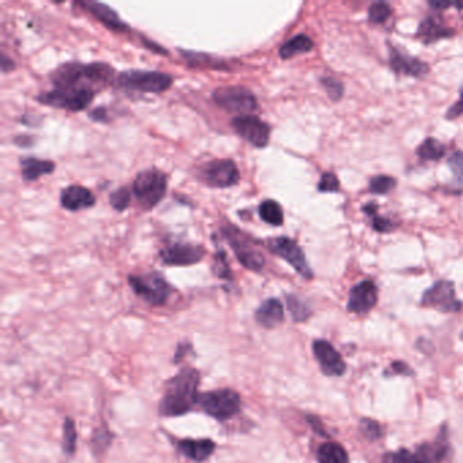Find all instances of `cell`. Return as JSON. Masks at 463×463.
I'll list each match as a JSON object with an SVG mask.
<instances>
[{"label":"cell","instance_id":"obj_33","mask_svg":"<svg viewBox=\"0 0 463 463\" xmlns=\"http://www.w3.org/2000/svg\"><path fill=\"white\" fill-rule=\"evenodd\" d=\"M112 439H113V435H112L110 429L106 427H99L94 431V435L91 439L93 451L96 454L105 453V450L112 444Z\"/></svg>","mask_w":463,"mask_h":463},{"label":"cell","instance_id":"obj_30","mask_svg":"<svg viewBox=\"0 0 463 463\" xmlns=\"http://www.w3.org/2000/svg\"><path fill=\"white\" fill-rule=\"evenodd\" d=\"M287 306L295 322H304L311 316V310L296 295H287Z\"/></svg>","mask_w":463,"mask_h":463},{"label":"cell","instance_id":"obj_25","mask_svg":"<svg viewBox=\"0 0 463 463\" xmlns=\"http://www.w3.org/2000/svg\"><path fill=\"white\" fill-rule=\"evenodd\" d=\"M318 463H349V457L340 444L328 441L317 451Z\"/></svg>","mask_w":463,"mask_h":463},{"label":"cell","instance_id":"obj_2","mask_svg":"<svg viewBox=\"0 0 463 463\" xmlns=\"http://www.w3.org/2000/svg\"><path fill=\"white\" fill-rule=\"evenodd\" d=\"M117 79L113 67L105 63H67L50 75L54 87H73L101 91Z\"/></svg>","mask_w":463,"mask_h":463},{"label":"cell","instance_id":"obj_22","mask_svg":"<svg viewBox=\"0 0 463 463\" xmlns=\"http://www.w3.org/2000/svg\"><path fill=\"white\" fill-rule=\"evenodd\" d=\"M84 10H87L96 20H98L102 24H105L108 29L115 30V31H122L128 26L119 17V14L109 6L98 1H82L79 3Z\"/></svg>","mask_w":463,"mask_h":463},{"label":"cell","instance_id":"obj_23","mask_svg":"<svg viewBox=\"0 0 463 463\" xmlns=\"http://www.w3.org/2000/svg\"><path fill=\"white\" fill-rule=\"evenodd\" d=\"M54 168V163L50 161H43L37 158L21 159V172L24 181H36L45 174H50Z\"/></svg>","mask_w":463,"mask_h":463},{"label":"cell","instance_id":"obj_14","mask_svg":"<svg viewBox=\"0 0 463 463\" xmlns=\"http://www.w3.org/2000/svg\"><path fill=\"white\" fill-rule=\"evenodd\" d=\"M204 256V247L195 244H174L161 250L162 261L170 267H189L200 263Z\"/></svg>","mask_w":463,"mask_h":463},{"label":"cell","instance_id":"obj_36","mask_svg":"<svg viewBox=\"0 0 463 463\" xmlns=\"http://www.w3.org/2000/svg\"><path fill=\"white\" fill-rule=\"evenodd\" d=\"M385 463H424L422 460L418 457L417 453H411L408 450H398L394 453H389L383 457Z\"/></svg>","mask_w":463,"mask_h":463},{"label":"cell","instance_id":"obj_5","mask_svg":"<svg viewBox=\"0 0 463 463\" xmlns=\"http://www.w3.org/2000/svg\"><path fill=\"white\" fill-rule=\"evenodd\" d=\"M128 283L133 293L155 307L165 304L170 296V284L159 272L131 274L128 276Z\"/></svg>","mask_w":463,"mask_h":463},{"label":"cell","instance_id":"obj_44","mask_svg":"<svg viewBox=\"0 0 463 463\" xmlns=\"http://www.w3.org/2000/svg\"><path fill=\"white\" fill-rule=\"evenodd\" d=\"M392 369L397 372V374H404V375H408V374H412L411 368L406 366L405 363H401V362H395L392 363Z\"/></svg>","mask_w":463,"mask_h":463},{"label":"cell","instance_id":"obj_41","mask_svg":"<svg viewBox=\"0 0 463 463\" xmlns=\"http://www.w3.org/2000/svg\"><path fill=\"white\" fill-rule=\"evenodd\" d=\"M463 115V87L461 89V94H460V99L447 110L446 113V119L447 120H455L458 117H461Z\"/></svg>","mask_w":463,"mask_h":463},{"label":"cell","instance_id":"obj_7","mask_svg":"<svg viewBox=\"0 0 463 463\" xmlns=\"http://www.w3.org/2000/svg\"><path fill=\"white\" fill-rule=\"evenodd\" d=\"M96 91L73 87H54L37 97V102L52 108L66 109L71 112L84 110L96 97Z\"/></svg>","mask_w":463,"mask_h":463},{"label":"cell","instance_id":"obj_27","mask_svg":"<svg viewBox=\"0 0 463 463\" xmlns=\"http://www.w3.org/2000/svg\"><path fill=\"white\" fill-rule=\"evenodd\" d=\"M258 214L261 216V219L264 220L265 223H268L270 226H281L284 221V214L283 210L280 207V204L274 200H265L260 204L258 208Z\"/></svg>","mask_w":463,"mask_h":463},{"label":"cell","instance_id":"obj_31","mask_svg":"<svg viewBox=\"0 0 463 463\" xmlns=\"http://www.w3.org/2000/svg\"><path fill=\"white\" fill-rule=\"evenodd\" d=\"M391 11L390 4L385 1L372 3L368 8V20L371 24H382L390 18Z\"/></svg>","mask_w":463,"mask_h":463},{"label":"cell","instance_id":"obj_34","mask_svg":"<svg viewBox=\"0 0 463 463\" xmlns=\"http://www.w3.org/2000/svg\"><path fill=\"white\" fill-rule=\"evenodd\" d=\"M212 269H214V273H215L216 277H219L221 280H226V281H233V273H231L230 264L227 261V256L221 249L219 251H216V254L214 257Z\"/></svg>","mask_w":463,"mask_h":463},{"label":"cell","instance_id":"obj_15","mask_svg":"<svg viewBox=\"0 0 463 463\" xmlns=\"http://www.w3.org/2000/svg\"><path fill=\"white\" fill-rule=\"evenodd\" d=\"M389 48V63L390 68L398 75H408L413 78H424L429 73V67L427 63L421 61L420 59L411 56L409 53L402 52L397 47H392L388 43Z\"/></svg>","mask_w":463,"mask_h":463},{"label":"cell","instance_id":"obj_9","mask_svg":"<svg viewBox=\"0 0 463 463\" xmlns=\"http://www.w3.org/2000/svg\"><path fill=\"white\" fill-rule=\"evenodd\" d=\"M214 101L230 113L250 115L258 106L254 94L242 86H224L214 91Z\"/></svg>","mask_w":463,"mask_h":463},{"label":"cell","instance_id":"obj_16","mask_svg":"<svg viewBox=\"0 0 463 463\" xmlns=\"http://www.w3.org/2000/svg\"><path fill=\"white\" fill-rule=\"evenodd\" d=\"M313 352L322 372L328 376H341L346 366L340 353L332 344L325 340H317L313 344Z\"/></svg>","mask_w":463,"mask_h":463},{"label":"cell","instance_id":"obj_18","mask_svg":"<svg viewBox=\"0 0 463 463\" xmlns=\"http://www.w3.org/2000/svg\"><path fill=\"white\" fill-rule=\"evenodd\" d=\"M454 36V30L447 26L444 20L438 14H428L418 26L417 30V37L424 43V44H434L443 38H448Z\"/></svg>","mask_w":463,"mask_h":463},{"label":"cell","instance_id":"obj_26","mask_svg":"<svg viewBox=\"0 0 463 463\" xmlns=\"http://www.w3.org/2000/svg\"><path fill=\"white\" fill-rule=\"evenodd\" d=\"M444 155H446V146L434 138L425 139L421 143V146L417 148V156L422 161L438 162Z\"/></svg>","mask_w":463,"mask_h":463},{"label":"cell","instance_id":"obj_39","mask_svg":"<svg viewBox=\"0 0 463 463\" xmlns=\"http://www.w3.org/2000/svg\"><path fill=\"white\" fill-rule=\"evenodd\" d=\"M360 429H362V432H363V435L366 436L367 439L378 440L383 436L382 427L371 418H362Z\"/></svg>","mask_w":463,"mask_h":463},{"label":"cell","instance_id":"obj_47","mask_svg":"<svg viewBox=\"0 0 463 463\" xmlns=\"http://www.w3.org/2000/svg\"><path fill=\"white\" fill-rule=\"evenodd\" d=\"M453 6H455V7L460 8V10H463V3H454Z\"/></svg>","mask_w":463,"mask_h":463},{"label":"cell","instance_id":"obj_6","mask_svg":"<svg viewBox=\"0 0 463 463\" xmlns=\"http://www.w3.org/2000/svg\"><path fill=\"white\" fill-rule=\"evenodd\" d=\"M116 83L126 90L140 91V93H163L172 83V78L169 73L145 70H128L120 73Z\"/></svg>","mask_w":463,"mask_h":463},{"label":"cell","instance_id":"obj_32","mask_svg":"<svg viewBox=\"0 0 463 463\" xmlns=\"http://www.w3.org/2000/svg\"><path fill=\"white\" fill-rule=\"evenodd\" d=\"M397 185V181L389 175H376L369 181L368 189L374 195H386Z\"/></svg>","mask_w":463,"mask_h":463},{"label":"cell","instance_id":"obj_12","mask_svg":"<svg viewBox=\"0 0 463 463\" xmlns=\"http://www.w3.org/2000/svg\"><path fill=\"white\" fill-rule=\"evenodd\" d=\"M231 125L234 131L256 148H264L268 146L270 139V126L267 122L260 120L257 116L246 115L235 117Z\"/></svg>","mask_w":463,"mask_h":463},{"label":"cell","instance_id":"obj_45","mask_svg":"<svg viewBox=\"0 0 463 463\" xmlns=\"http://www.w3.org/2000/svg\"><path fill=\"white\" fill-rule=\"evenodd\" d=\"M307 421L311 424V427L314 428V431H317L319 435H323V436L326 435V434H325V431H323V428H322V425H321V422H319V420H317L316 417H311V416H309V417H307Z\"/></svg>","mask_w":463,"mask_h":463},{"label":"cell","instance_id":"obj_13","mask_svg":"<svg viewBox=\"0 0 463 463\" xmlns=\"http://www.w3.org/2000/svg\"><path fill=\"white\" fill-rule=\"evenodd\" d=\"M201 177L212 188H230L238 184L240 170L231 159H218L203 168Z\"/></svg>","mask_w":463,"mask_h":463},{"label":"cell","instance_id":"obj_4","mask_svg":"<svg viewBox=\"0 0 463 463\" xmlns=\"http://www.w3.org/2000/svg\"><path fill=\"white\" fill-rule=\"evenodd\" d=\"M132 191L142 207L151 210L166 195L168 177L165 172L156 169L142 171L136 175Z\"/></svg>","mask_w":463,"mask_h":463},{"label":"cell","instance_id":"obj_40","mask_svg":"<svg viewBox=\"0 0 463 463\" xmlns=\"http://www.w3.org/2000/svg\"><path fill=\"white\" fill-rule=\"evenodd\" d=\"M448 166L450 169L454 172L455 179L463 184V152L462 151H457L454 152L450 158H448Z\"/></svg>","mask_w":463,"mask_h":463},{"label":"cell","instance_id":"obj_29","mask_svg":"<svg viewBox=\"0 0 463 463\" xmlns=\"http://www.w3.org/2000/svg\"><path fill=\"white\" fill-rule=\"evenodd\" d=\"M78 446V432L71 417H66L63 421V453L67 457H73Z\"/></svg>","mask_w":463,"mask_h":463},{"label":"cell","instance_id":"obj_17","mask_svg":"<svg viewBox=\"0 0 463 463\" xmlns=\"http://www.w3.org/2000/svg\"><path fill=\"white\" fill-rule=\"evenodd\" d=\"M376 302H378L376 286L369 280H365L356 284L351 290L348 299V310L355 314H367L375 307Z\"/></svg>","mask_w":463,"mask_h":463},{"label":"cell","instance_id":"obj_24","mask_svg":"<svg viewBox=\"0 0 463 463\" xmlns=\"http://www.w3.org/2000/svg\"><path fill=\"white\" fill-rule=\"evenodd\" d=\"M314 48V43L310 37H307L306 34H299L295 36L290 41H287L286 44L281 45V48L279 50V54L281 59L288 60L293 59V56L300 54V53H307Z\"/></svg>","mask_w":463,"mask_h":463},{"label":"cell","instance_id":"obj_8","mask_svg":"<svg viewBox=\"0 0 463 463\" xmlns=\"http://www.w3.org/2000/svg\"><path fill=\"white\" fill-rule=\"evenodd\" d=\"M224 237L227 238L231 249L234 250L238 261L244 268L254 272H260L264 268L265 258L263 253L254 246L253 241L247 238L244 233H241L237 227L228 224L221 228Z\"/></svg>","mask_w":463,"mask_h":463},{"label":"cell","instance_id":"obj_1","mask_svg":"<svg viewBox=\"0 0 463 463\" xmlns=\"http://www.w3.org/2000/svg\"><path fill=\"white\" fill-rule=\"evenodd\" d=\"M200 372L192 367L182 368L168 381L163 397L159 401L161 417H179L192 411L198 399Z\"/></svg>","mask_w":463,"mask_h":463},{"label":"cell","instance_id":"obj_19","mask_svg":"<svg viewBox=\"0 0 463 463\" xmlns=\"http://www.w3.org/2000/svg\"><path fill=\"white\" fill-rule=\"evenodd\" d=\"M177 450L181 455L196 463L208 461L216 450V444L212 439H179L177 443Z\"/></svg>","mask_w":463,"mask_h":463},{"label":"cell","instance_id":"obj_10","mask_svg":"<svg viewBox=\"0 0 463 463\" xmlns=\"http://www.w3.org/2000/svg\"><path fill=\"white\" fill-rule=\"evenodd\" d=\"M270 253L276 254L277 257L286 260L303 279L310 280L313 279V270L310 268L306 256L300 246L293 240L287 237H279L274 240H270L268 242Z\"/></svg>","mask_w":463,"mask_h":463},{"label":"cell","instance_id":"obj_43","mask_svg":"<svg viewBox=\"0 0 463 463\" xmlns=\"http://www.w3.org/2000/svg\"><path fill=\"white\" fill-rule=\"evenodd\" d=\"M14 70V63L10 60L4 53L1 54V73H7L8 71Z\"/></svg>","mask_w":463,"mask_h":463},{"label":"cell","instance_id":"obj_38","mask_svg":"<svg viewBox=\"0 0 463 463\" xmlns=\"http://www.w3.org/2000/svg\"><path fill=\"white\" fill-rule=\"evenodd\" d=\"M318 191L323 193L329 192H339L340 191V181L336 177L335 172H323L319 182H318Z\"/></svg>","mask_w":463,"mask_h":463},{"label":"cell","instance_id":"obj_35","mask_svg":"<svg viewBox=\"0 0 463 463\" xmlns=\"http://www.w3.org/2000/svg\"><path fill=\"white\" fill-rule=\"evenodd\" d=\"M321 84L323 86L325 91L328 93L329 98L335 102L340 101L342 96H344V84L339 79L333 78V76H325L321 78Z\"/></svg>","mask_w":463,"mask_h":463},{"label":"cell","instance_id":"obj_3","mask_svg":"<svg viewBox=\"0 0 463 463\" xmlns=\"http://www.w3.org/2000/svg\"><path fill=\"white\" fill-rule=\"evenodd\" d=\"M197 405L203 412L215 420L227 421L241 412L242 399L241 395L233 389H219L201 392L198 395Z\"/></svg>","mask_w":463,"mask_h":463},{"label":"cell","instance_id":"obj_28","mask_svg":"<svg viewBox=\"0 0 463 463\" xmlns=\"http://www.w3.org/2000/svg\"><path fill=\"white\" fill-rule=\"evenodd\" d=\"M363 212L372 221V228L378 233H390L395 228V224L388 218L378 215V205L375 203H368L363 207Z\"/></svg>","mask_w":463,"mask_h":463},{"label":"cell","instance_id":"obj_11","mask_svg":"<svg viewBox=\"0 0 463 463\" xmlns=\"http://www.w3.org/2000/svg\"><path fill=\"white\" fill-rule=\"evenodd\" d=\"M421 304L441 313H458L462 309V303L455 295L454 283L447 280H440L427 290L422 295Z\"/></svg>","mask_w":463,"mask_h":463},{"label":"cell","instance_id":"obj_46","mask_svg":"<svg viewBox=\"0 0 463 463\" xmlns=\"http://www.w3.org/2000/svg\"><path fill=\"white\" fill-rule=\"evenodd\" d=\"M428 4H429V7L435 8V11H441V10L448 8L451 6V3H438V1H429Z\"/></svg>","mask_w":463,"mask_h":463},{"label":"cell","instance_id":"obj_42","mask_svg":"<svg viewBox=\"0 0 463 463\" xmlns=\"http://www.w3.org/2000/svg\"><path fill=\"white\" fill-rule=\"evenodd\" d=\"M90 117L94 122H106L108 120V115H106V110L103 108H99V109L97 108L94 112L90 113Z\"/></svg>","mask_w":463,"mask_h":463},{"label":"cell","instance_id":"obj_20","mask_svg":"<svg viewBox=\"0 0 463 463\" xmlns=\"http://www.w3.org/2000/svg\"><path fill=\"white\" fill-rule=\"evenodd\" d=\"M256 322L264 329H274L284 321L283 303L276 297H269L263 302L254 313Z\"/></svg>","mask_w":463,"mask_h":463},{"label":"cell","instance_id":"obj_37","mask_svg":"<svg viewBox=\"0 0 463 463\" xmlns=\"http://www.w3.org/2000/svg\"><path fill=\"white\" fill-rule=\"evenodd\" d=\"M109 203L113 207V210L122 212L129 207L131 203V193L126 188H120L109 196Z\"/></svg>","mask_w":463,"mask_h":463},{"label":"cell","instance_id":"obj_21","mask_svg":"<svg viewBox=\"0 0 463 463\" xmlns=\"http://www.w3.org/2000/svg\"><path fill=\"white\" fill-rule=\"evenodd\" d=\"M60 203L61 207L68 211H80L93 207L96 204V197L84 186L71 185L61 192Z\"/></svg>","mask_w":463,"mask_h":463}]
</instances>
